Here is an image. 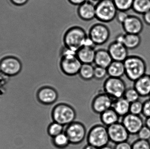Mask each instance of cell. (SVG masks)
<instances>
[{"instance_id": "cell-47", "label": "cell", "mask_w": 150, "mask_h": 149, "mask_svg": "<svg viewBox=\"0 0 150 149\" xmlns=\"http://www.w3.org/2000/svg\"></svg>"}, {"instance_id": "cell-9", "label": "cell", "mask_w": 150, "mask_h": 149, "mask_svg": "<svg viewBox=\"0 0 150 149\" xmlns=\"http://www.w3.org/2000/svg\"><path fill=\"white\" fill-rule=\"evenodd\" d=\"M65 133L70 144L77 145L83 142L85 139L86 130L83 123L74 121L67 126Z\"/></svg>"}, {"instance_id": "cell-29", "label": "cell", "mask_w": 150, "mask_h": 149, "mask_svg": "<svg viewBox=\"0 0 150 149\" xmlns=\"http://www.w3.org/2000/svg\"><path fill=\"white\" fill-rule=\"evenodd\" d=\"M118 11H127L132 8L134 0H113Z\"/></svg>"}, {"instance_id": "cell-26", "label": "cell", "mask_w": 150, "mask_h": 149, "mask_svg": "<svg viewBox=\"0 0 150 149\" xmlns=\"http://www.w3.org/2000/svg\"><path fill=\"white\" fill-rule=\"evenodd\" d=\"M94 70L92 64H82L79 74L82 79L90 80L94 78Z\"/></svg>"}, {"instance_id": "cell-20", "label": "cell", "mask_w": 150, "mask_h": 149, "mask_svg": "<svg viewBox=\"0 0 150 149\" xmlns=\"http://www.w3.org/2000/svg\"><path fill=\"white\" fill-rule=\"evenodd\" d=\"M112 61V59L108 50L99 49L96 51L94 61L96 66L107 68Z\"/></svg>"}, {"instance_id": "cell-27", "label": "cell", "mask_w": 150, "mask_h": 149, "mask_svg": "<svg viewBox=\"0 0 150 149\" xmlns=\"http://www.w3.org/2000/svg\"><path fill=\"white\" fill-rule=\"evenodd\" d=\"M53 144L57 148L62 149L67 148L70 144L69 140L65 132L52 138Z\"/></svg>"}, {"instance_id": "cell-41", "label": "cell", "mask_w": 150, "mask_h": 149, "mask_svg": "<svg viewBox=\"0 0 150 149\" xmlns=\"http://www.w3.org/2000/svg\"><path fill=\"white\" fill-rule=\"evenodd\" d=\"M124 35L125 34H120L117 36L115 38V41L118 42V43H123V41L124 39Z\"/></svg>"}, {"instance_id": "cell-31", "label": "cell", "mask_w": 150, "mask_h": 149, "mask_svg": "<svg viewBox=\"0 0 150 149\" xmlns=\"http://www.w3.org/2000/svg\"><path fill=\"white\" fill-rule=\"evenodd\" d=\"M143 102L138 100L130 103L129 113L135 115H140L142 113Z\"/></svg>"}, {"instance_id": "cell-14", "label": "cell", "mask_w": 150, "mask_h": 149, "mask_svg": "<svg viewBox=\"0 0 150 149\" xmlns=\"http://www.w3.org/2000/svg\"><path fill=\"white\" fill-rule=\"evenodd\" d=\"M37 98L40 104L44 105H52L58 99V94L53 87L49 86L42 87L37 92Z\"/></svg>"}, {"instance_id": "cell-46", "label": "cell", "mask_w": 150, "mask_h": 149, "mask_svg": "<svg viewBox=\"0 0 150 149\" xmlns=\"http://www.w3.org/2000/svg\"><path fill=\"white\" fill-rule=\"evenodd\" d=\"M149 98H150V94L149 96Z\"/></svg>"}, {"instance_id": "cell-24", "label": "cell", "mask_w": 150, "mask_h": 149, "mask_svg": "<svg viewBox=\"0 0 150 149\" xmlns=\"http://www.w3.org/2000/svg\"><path fill=\"white\" fill-rule=\"evenodd\" d=\"M141 37L138 34H127L124 35L123 44L128 50H134L141 44Z\"/></svg>"}, {"instance_id": "cell-8", "label": "cell", "mask_w": 150, "mask_h": 149, "mask_svg": "<svg viewBox=\"0 0 150 149\" xmlns=\"http://www.w3.org/2000/svg\"><path fill=\"white\" fill-rule=\"evenodd\" d=\"M88 36L94 45H102L110 38V30L104 24H95L90 28Z\"/></svg>"}, {"instance_id": "cell-38", "label": "cell", "mask_w": 150, "mask_h": 149, "mask_svg": "<svg viewBox=\"0 0 150 149\" xmlns=\"http://www.w3.org/2000/svg\"><path fill=\"white\" fill-rule=\"evenodd\" d=\"M143 19L146 24L150 25V10L144 14Z\"/></svg>"}, {"instance_id": "cell-42", "label": "cell", "mask_w": 150, "mask_h": 149, "mask_svg": "<svg viewBox=\"0 0 150 149\" xmlns=\"http://www.w3.org/2000/svg\"><path fill=\"white\" fill-rule=\"evenodd\" d=\"M144 125L150 129V117L146 118L144 121Z\"/></svg>"}, {"instance_id": "cell-23", "label": "cell", "mask_w": 150, "mask_h": 149, "mask_svg": "<svg viewBox=\"0 0 150 149\" xmlns=\"http://www.w3.org/2000/svg\"><path fill=\"white\" fill-rule=\"evenodd\" d=\"M100 115V120L107 127L119 122L120 117L112 108Z\"/></svg>"}, {"instance_id": "cell-21", "label": "cell", "mask_w": 150, "mask_h": 149, "mask_svg": "<svg viewBox=\"0 0 150 149\" xmlns=\"http://www.w3.org/2000/svg\"><path fill=\"white\" fill-rule=\"evenodd\" d=\"M130 104L126 99L122 97L114 99L112 108L120 117H123L129 113Z\"/></svg>"}, {"instance_id": "cell-2", "label": "cell", "mask_w": 150, "mask_h": 149, "mask_svg": "<svg viewBox=\"0 0 150 149\" xmlns=\"http://www.w3.org/2000/svg\"><path fill=\"white\" fill-rule=\"evenodd\" d=\"M88 36L83 29L75 26L69 29L63 36L64 46L77 52L84 45Z\"/></svg>"}, {"instance_id": "cell-32", "label": "cell", "mask_w": 150, "mask_h": 149, "mask_svg": "<svg viewBox=\"0 0 150 149\" xmlns=\"http://www.w3.org/2000/svg\"><path fill=\"white\" fill-rule=\"evenodd\" d=\"M132 149H150V143L149 141L138 139L132 144Z\"/></svg>"}, {"instance_id": "cell-3", "label": "cell", "mask_w": 150, "mask_h": 149, "mask_svg": "<svg viewBox=\"0 0 150 149\" xmlns=\"http://www.w3.org/2000/svg\"><path fill=\"white\" fill-rule=\"evenodd\" d=\"M82 64L76 56V52L64 46L61 52L60 67L62 72L69 76L79 74Z\"/></svg>"}, {"instance_id": "cell-28", "label": "cell", "mask_w": 150, "mask_h": 149, "mask_svg": "<svg viewBox=\"0 0 150 149\" xmlns=\"http://www.w3.org/2000/svg\"><path fill=\"white\" fill-rule=\"evenodd\" d=\"M64 126L53 121L48 126L47 129V134L52 138L64 132Z\"/></svg>"}, {"instance_id": "cell-11", "label": "cell", "mask_w": 150, "mask_h": 149, "mask_svg": "<svg viewBox=\"0 0 150 149\" xmlns=\"http://www.w3.org/2000/svg\"><path fill=\"white\" fill-rule=\"evenodd\" d=\"M107 129L110 141L115 144L127 141L130 135L121 122L113 124Z\"/></svg>"}, {"instance_id": "cell-13", "label": "cell", "mask_w": 150, "mask_h": 149, "mask_svg": "<svg viewBox=\"0 0 150 149\" xmlns=\"http://www.w3.org/2000/svg\"><path fill=\"white\" fill-rule=\"evenodd\" d=\"M114 99L104 92L96 95L93 100L91 107L94 113L101 114L105 111L112 108Z\"/></svg>"}, {"instance_id": "cell-1", "label": "cell", "mask_w": 150, "mask_h": 149, "mask_svg": "<svg viewBox=\"0 0 150 149\" xmlns=\"http://www.w3.org/2000/svg\"><path fill=\"white\" fill-rule=\"evenodd\" d=\"M123 63L125 75L130 81L134 82L146 74L147 66L146 62L139 56H128Z\"/></svg>"}, {"instance_id": "cell-30", "label": "cell", "mask_w": 150, "mask_h": 149, "mask_svg": "<svg viewBox=\"0 0 150 149\" xmlns=\"http://www.w3.org/2000/svg\"><path fill=\"white\" fill-rule=\"evenodd\" d=\"M123 98L131 103L139 100L140 96L134 87L127 88L123 95Z\"/></svg>"}, {"instance_id": "cell-6", "label": "cell", "mask_w": 150, "mask_h": 149, "mask_svg": "<svg viewBox=\"0 0 150 149\" xmlns=\"http://www.w3.org/2000/svg\"><path fill=\"white\" fill-rule=\"evenodd\" d=\"M96 18L100 22L108 23L116 18L118 10L113 0H101L95 5Z\"/></svg>"}, {"instance_id": "cell-18", "label": "cell", "mask_w": 150, "mask_h": 149, "mask_svg": "<svg viewBox=\"0 0 150 149\" xmlns=\"http://www.w3.org/2000/svg\"><path fill=\"white\" fill-rule=\"evenodd\" d=\"M133 87L141 97H147L150 94V75L146 74L134 82Z\"/></svg>"}, {"instance_id": "cell-34", "label": "cell", "mask_w": 150, "mask_h": 149, "mask_svg": "<svg viewBox=\"0 0 150 149\" xmlns=\"http://www.w3.org/2000/svg\"><path fill=\"white\" fill-rule=\"evenodd\" d=\"M138 139L149 141L150 139V129L144 125L138 132Z\"/></svg>"}, {"instance_id": "cell-39", "label": "cell", "mask_w": 150, "mask_h": 149, "mask_svg": "<svg viewBox=\"0 0 150 149\" xmlns=\"http://www.w3.org/2000/svg\"><path fill=\"white\" fill-rule=\"evenodd\" d=\"M68 1L73 5H77L79 6L86 2L87 0H68Z\"/></svg>"}, {"instance_id": "cell-44", "label": "cell", "mask_w": 150, "mask_h": 149, "mask_svg": "<svg viewBox=\"0 0 150 149\" xmlns=\"http://www.w3.org/2000/svg\"><path fill=\"white\" fill-rule=\"evenodd\" d=\"M99 149H115L114 148H112L111 146H108V145L107 146H105V147H102Z\"/></svg>"}, {"instance_id": "cell-4", "label": "cell", "mask_w": 150, "mask_h": 149, "mask_svg": "<svg viewBox=\"0 0 150 149\" xmlns=\"http://www.w3.org/2000/svg\"><path fill=\"white\" fill-rule=\"evenodd\" d=\"M52 116L54 122L65 127L75 121L76 114L74 108L70 105L60 103L53 108Z\"/></svg>"}, {"instance_id": "cell-12", "label": "cell", "mask_w": 150, "mask_h": 149, "mask_svg": "<svg viewBox=\"0 0 150 149\" xmlns=\"http://www.w3.org/2000/svg\"><path fill=\"white\" fill-rule=\"evenodd\" d=\"M130 135H137L144 126V122L141 115L128 114L122 117L121 121Z\"/></svg>"}, {"instance_id": "cell-37", "label": "cell", "mask_w": 150, "mask_h": 149, "mask_svg": "<svg viewBox=\"0 0 150 149\" xmlns=\"http://www.w3.org/2000/svg\"><path fill=\"white\" fill-rule=\"evenodd\" d=\"M115 149H132V145L127 141L117 143L115 145Z\"/></svg>"}, {"instance_id": "cell-7", "label": "cell", "mask_w": 150, "mask_h": 149, "mask_svg": "<svg viewBox=\"0 0 150 149\" xmlns=\"http://www.w3.org/2000/svg\"><path fill=\"white\" fill-rule=\"evenodd\" d=\"M104 92L114 99L123 97L127 85L122 78L109 77L106 79L103 85Z\"/></svg>"}, {"instance_id": "cell-33", "label": "cell", "mask_w": 150, "mask_h": 149, "mask_svg": "<svg viewBox=\"0 0 150 149\" xmlns=\"http://www.w3.org/2000/svg\"><path fill=\"white\" fill-rule=\"evenodd\" d=\"M108 75L107 68L100 66H96L94 67V78L98 80H101Z\"/></svg>"}, {"instance_id": "cell-43", "label": "cell", "mask_w": 150, "mask_h": 149, "mask_svg": "<svg viewBox=\"0 0 150 149\" xmlns=\"http://www.w3.org/2000/svg\"><path fill=\"white\" fill-rule=\"evenodd\" d=\"M83 149H99L94 146H92L90 144H87L86 146H85L84 148Z\"/></svg>"}, {"instance_id": "cell-45", "label": "cell", "mask_w": 150, "mask_h": 149, "mask_svg": "<svg viewBox=\"0 0 150 149\" xmlns=\"http://www.w3.org/2000/svg\"><path fill=\"white\" fill-rule=\"evenodd\" d=\"M93 1H95L98 2L99 1H101V0H93Z\"/></svg>"}, {"instance_id": "cell-17", "label": "cell", "mask_w": 150, "mask_h": 149, "mask_svg": "<svg viewBox=\"0 0 150 149\" xmlns=\"http://www.w3.org/2000/svg\"><path fill=\"white\" fill-rule=\"evenodd\" d=\"M77 14L79 18L82 20L85 21H91L96 18L95 5L86 1L79 6Z\"/></svg>"}, {"instance_id": "cell-35", "label": "cell", "mask_w": 150, "mask_h": 149, "mask_svg": "<svg viewBox=\"0 0 150 149\" xmlns=\"http://www.w3.org/2000/svg\"><path fill=\"white\" fill-rule=\"evenodd\" d=\"M142 114L146 118L150 117V99L143 102V108Z\"/></svg>"}, {"instance_id": "cell-19", "label": "cell", "mask_w": 150, "mask_h": 149, "mask_svg": "<svg viewBox=\"0 0 150 149\" xmlns=\"http://www.w3.org/2000/svg\"><path fill=\"white\" fill-rule=\"evenodd\" d=\"M96 51L92 46L84 45L76 52V56L82 64L94 63Z\"/></svg>"}, {"instance_id": "cell-36", "label": "cell", "mask_w": 150, "mask_h": 149, "mask_svg": "<svg viewBox=\"0 0 150 149\" xmlns=\"http://www.w3.org/2000/svg\"><path fill=\"white\" fill-rule=\"evenodd\" d=\"M129 15L127 13V11H118L116 18L117 21L120 23L122 24L125 21L127 20Z\"/></svg>"}, {"instance_id": "cell-15", "label": "cell", "mask_w": 150, "mask_h": 149, "mask_svg": "<svg viewBox=\"0 0 150 149\" xmlns=\"http://www.w3.org/2000/svg\"><path fill=\"white\" fill-rule=\"evenodd\" d=\"M128 50L123 44L114 41L109 45L108 50L113 61L123 62L128 57Z\"/></svg>"}, {"instance_id": "cell-40", "label": "cell", "mask_w": 150, "mask_h": 149, "mask_svg": "<svg viewBox=\"0 0 150 149\" xmlns=\"http://www.w3.org/2000/svg\"><path fill=\"white\" fill-rule=\"evenodd\" d=\"M13 3L16 5H22L25 4L28 0H11Z\"/></svg>"}, {"instance_id": "cell-5", "label": "cell", "mask_w": 150, "mask_h": 149, "mask_svg": "<svg viewBox=\"0 0 150 149\" xmlns=\"http://www.w3.org/2000/svg\"><path fill=\"white\" fill-rule=\"evenodd\" d=\"M88 144L100 149L108 145L110 141L107 127L103 125H96L90 129L87 136Z\"/></svg>"}, {"instance_id": "cell-22", "label": "cell", "mask_w": 150, "mask_h": 149, "mask_svg": "<svg viewBox=\"0 0 150 149\" xmlns=\"http://www.w3.org/2000/svg\"><path fill=\"white\" fill-rule=\"evenodd\" d=\"M107 70L109 77L122 78L125 75V66L123 62L113 60Z\"/></svg>"}, {"instance_id": "cell-25", "label": "cell", "mask_w": 150, "mask_h": 149, "mask_svg": "<svg viewBox=\"0 0 150 149\" xmlns=\"http://www.w3.org/2000/svg\"><path fill=\"white\" fill-rule=\"evenodd\" d=\"M133 10L139 14H144L150 10V0H134Z\"/></svg>"}, {"instance_id": "cell-10", "label": "cell", "mask_w": 150, "mask_h": 149, "mask_svg": "<svg viewBox=\"0 0 150 149\" xmlns=\"http://www.w3.org/2000/svg\"><path fill=\"white\" fill-rule=\"evenodd\" d=\"M22 66L19 59L13 56H7L0 61V71L10 76L18 74L22 69Z\"/></svg>"}, {"instance_id": "cell-16", "label": "cell", "mask_w": 150, "mask_h": 149, "mask_svg": "<svg viewBox=\"0 0 150 149\" xmlns=\"http://www.w3.org/2000/svg\"><path fill=\"white\" fill-rule=\"evenodd\" d=\"M122 25L124 31L127 34L140 35L144 28L142 21L135 15L129 16Z\"/></svg>"}]
</instances>
